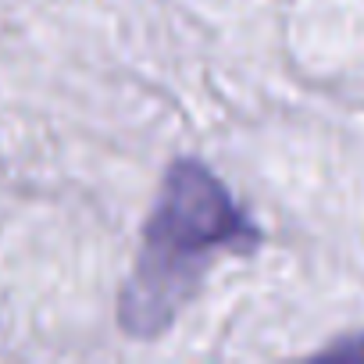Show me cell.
Wrapping results in <instances>:
<instances>
[{"label": "cell", "instance_id": "cell-2", "mask_svg": "<svg viewBox=\"0 0 364 364\" xmlns=\"http://www.w3.org/2000/svg\"><path fill=\"white\" fill-rule=\"evenodd\" d=\"M318 360H343V364H364V336H346L328 343L325 350L314 353Z\"/></svg>", "mask_w": 364, "mask_h": 364}, {"label": "cell", "instance_id": "cell-1", "mask_svg": "<svg viewBox=\"0 0 364 364\" xmlns=\"http://www.w3.org/2000/svg\"><path fill=\"white\" fill-rule=\"evenodd\" d=\"M257 247L261 229L225 182L197 157L171 161L118 293L122 332L157 339L186 311L222 254L250 257Z\"/></svg>", "mask_w": 364, "mask_h": 364}]
</instances>
